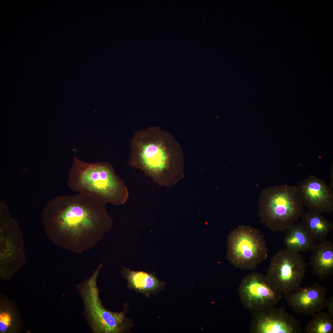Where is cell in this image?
I'll list each match as a JSON object with an SVG mask.
<instances>
[{
	"label": "cell",
	"mask_w": 333,
	"mask_h": 333,
	"mask_svg": "<svg viewBox=\"0 0 333 333\" xmlns=\"http://www.w3.org/2000/svg\"><path fill=\"white\" fill-rule=\"evenodd\" d=\"M227 243L226 259L239 269L253 270L267 257L268 250L263 235L250 225H240L232 229Z\"/></svg>",
	"instance_id": "8992f818"
},
{
	"label": "cell",
	"mask_w": 333,
	"mask_h": 333,
	"mask_svg": "<svg viewBox=\"0 0 333 333\" xmlns=\"http://www.w3.org/2000/svg\"><path fill=\"white\" fill-rule=\"evenodd\" d=\"M306 265L299 253L285 249L279 251L272 257L265 276L278 291L287 294L300 287Z\"/></svg>",
	"instance_id": "52a82bcc"
},
{
	"label": "cell",
	"mask_w": 333,
	"mask_h": 333,
	"mask_svg": "<svg viewBox=\"0 0 333 333\" xmlns=\"http://www.w3.org/2000/svg\"><path fill=\"white\" fill-rule=\"evenodd\" d=\"M304 330L305 333H332L333 315L321 311L312 315Z\"/></svg>",
	"instance_id": "e0dca14e"
},
{
	"label": "cell",
	"mask_w": 333,
	"mask_h": 333,
	"mask_svg": "<svg viewBox=\"0 0 333 333\" xmlns=\"http://www.w3.org/2000/svg\"><path fill=\"white\" fill-rule=\"evenodd\" d=\"M309 264L311 271L323 280L333 273V243L325 239L319 241L311 251Z\"/></svg>",
	"instance_id": "7c38bea8"
},
{
	"label": "cell",
	"mask_w": 333,
	"mask_h": 333,
	"mask_svg": "<svg viewBox=\"0 0 333 333\" xmlns=\"http://www.w3.org/2000/svg\"><path fill=\"white\" fill-rule=\"evenodd\" d=\"M300 218L306 228L315 241L326 239L333 230L332 223L321 215L313 210L303 212Z\"/></svg>",
	"instance_id": "9a60e30c"
},
{
	"label": "cell",
	"mask_w": 333,
	"mask_h": 333,
	"mask_svg": "<svg viewBox=\"0 0 333 333\" xmlns=\"http://www.w3.org/2000/svg\"><path fill=\"white\" fill-rule=\"evenodd\" d=\"M304 206L320 214L333 211V191L326 181L311 175L297 186Z\"/></svg>",
	"instance_id": "30bf717a"
},
{
	"label": "cell",
	"mask_w": 333,
	"mask_h": 333,
	"mask_svg": "<svg viewBox=\"0 0 333 333\" xmlns=\"http://www.w3.org/2000/svg\"><path fill=\"white\" fill-rule=\"evenodd\" d=\"M251 333H302L300 322L286 311L274 306L252 311Z\"/></svg>",
	"instance_id": "9c48e42d"
},
{
	"label": "cell",
	"mask_w": 333,
	"mask_h": 333,
	"mask_svg": "<svg viewBox=\"0 0 333 333\" xmlns=\"http://www.w3.org/2000/svg\"><path fill=\"white\" fill-rule=\"evenodd\" d=\"M59 202L56 219L59 229L68 236L71 248L76 253L93 247L112 225L107 204L92 196L78 193Z\"/></svg>",
	"instance_id": "7a4b0ae2"
},
{
	"label": "cell",
	"mask_w": 333,
	"mask_h": 333,
	"mask_svg": "<svg viewBox=\"0 0 333 333\" xmlns=\"http://www.w3.org/2000/svg\"><path fill=\"white\" fill-rule=\"evenodd\" d=\"M325 307L328 310L329 313L333 315V296H331L327 298Z\"/></svg>",
	"instance_id": "ac0fdd59"
},
{
	"label": "cell",
	"mask_w": 333,
	"mask_h": 333,
	"mask_svg": "<svg viewBox=\"0 0 333 333\" xmlns=\"http://www.w3.org/2000/svg\"><path fill=\"white\" fill-rule=\"evenodd\" d=\"M124 274L131 287L143 292H148L162 287L163 283L153 275L142 271L124 269Z\"/></svg>",
	"instance_id": "2e32d148"
},
{
	"label": "cell",
	"mask_w": 333,
	"mask_h": 333,
	"mask_svg": "<svg viewBox=\"0 0 333 333\" xmlns=\"http://www.w3.org/2000/svg\"><path fill=\"white\" fill-rule=\"evenodd\" d=\"M258 206L261 222L276 232H285L300 218L305 211L297 186L286 184L264 189Z\"/></svg>",
	"instance_id": "277c9868"
},
{
	"label": "cell",
	"mask_w": 333,
	"mask_h": 333,
	"mask_svg": "<svg viewBox=\"0 0 333 333\" xmlns=\"http://www.w3.org/2000/svg\"><path fill=\"white\" fill-rule=\"evenodd\" d=\"M102 266L99 265L90 277L76 285L83 301V314L92 333H122L127 325L125 313L106 309L100 297L97 282Z\"/></svg>",
	"instance_id": "5b68a950"
},
{
	"label": "cell",
	"mask_w": 333,
	"mask_h": 333,
	"mask_svg": "<svg viewBox=\"0 0 333 333\" xmlns=\"http://www.w3.org/2000/svg\"><path fill=\"white\" fill-rule=\"evenodd\" d=\"M327 289L317 282L310 286L300 287L283 297L297 314L312 315L325 307Z\"/></svg>",
	"instance_id": "8fae6325"
},
{
	"label": "cell",
	"mask_w": 333,
	"mask_h": 333,
	"mask_svg": "<svg viewBox=\"0 0 333 333\" xmlns=\"http://www.w3.org/2000/svg\"><path fill=\"white\" fill-rule=\"evenodd\" d=\"M69 185L78 193L92 196L106 204H124L129 196L123 180L108 162H87L74 157Z\"/></svg>",
	"instance_id": "3957f363"
},
{
	"label": "cell",
	"mask_w": 333,
	"mask_h": 333,
	"mask_svg": "<svg viewBox=\"0 0 333 333\" xmlns=\"http://www.w3.org/2000/svg\"><path fill=\"white\" fill-rule=\"evenodd\" d=\"M237 290L242 305L251 312L275 306L282 298L265 275L256 272L244 277Z\"/></svg>",
	"instance_id": "ba28073f"
},
{
	"label": "cell",
	"mask_w": 333,
	"mask_h": 333,
	"mask_svg": "<svg viewBox=\"0 0 333 333\" xmlns=\"http://www.w3.org/2000/svg\"><path fill=\"white\" fill-rule=\"evenodd\" d=\"M283 239L286 249L299 253L312 251L316 244L302 222L295 223L285 231Z\"/></svg>",
	"instance_id": "4fadbf2b"
},
{
	"label": "cell",
	"mask_w": 333,
	"mask_h": 333,
	"mask_svg": "<svg viewBox=\"0 0 333 333\" xmlns=\"http://www.w3.org/2000/svg\"><path fill=\"white\" fill-rule=\"evenodd\" d=\"M23 323L14 302L4 294L0 297V333H18L23 330Z\"/></svg>",
	"instance_id": "5bb4252c"
},
{
	"label": "cell",
	"mask_w": 333,
	"mask_h": 333,
	"mask_svg": "<svg viewBox=\"0 0 333 333\" xmlns=\"http://www.w3.org/2000/svg\"><path fill=\"white\" fill-rule=\"evenodd\" d=\"M129 165L138 169L155 183L172 187L184 176V158L179 145L170 133L150 126L134 133Z\"/></svg>",
	"instance_id": "6da1fadb"
}]
</instances>
